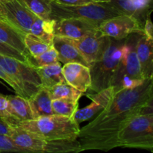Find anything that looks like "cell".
Returning a JSON list of instances; mask_svg holds the SVG:
<instances>
[{"mask_svg": "<svg viewBox=\"0 0 153 153\" xmlns=\"http://www.w3.org/2000/svg\"><path fill=\"white\" fill-rule=\"evenodd\" d=\"M10 131V126H9L7 125V124H6L4 121H2L0 119V134H6V135L9 136Z\"/></svg>", "mask_w": 153, "mask_h": 153, "instance_id": "cell-34", "label": "cell"}, {"mask_svg": "<svg viewBox=\"0 0 153 153\" xmlns=\"http://www.w3.org/2000/svg\"><path fill=\"white\" fill-rule=\"evenodd\" d=\"M140 34L134 33L125 40L122 57L114 76L111 86L115 91L123 88H133L141 85L143 79L135 51V45Z\"/></svg>", "mask_w": 153, "mask_h": 153, "instance_id": "cell-6", "label": "cell"}, {"mask_svg": "<svg viewBox=\"0 0 153 153\" xmlns=\"http://www.w3.org/2000/svg\"><path fill=\"white\" fill-rule=\"evenodd\" d=\"M7 1H9V0H0V4H3V3L6 2Z\"/></svg>", "mask_w": 153, "mask_h": 153, "instance_id": "cell-37", "label": "cell"}, {"mask_svg": "<svg viewBox=\"0 0 153 153\" xmlns=\"http://www.w3.org/2000/svg\"><path fill=\"white\" fill-rule=\"evenodd\" d=\"M116 147L138 148L152 151V110L137 115L119 130L116 136Z\"/></svg>", "mask_w": 153, "mask_h": 153, "instance_id": "cell-4", "label": "cell"}, {"mask_svg": "<svg viewBox=\"0 0 153 153\" xmlns=\"http://www.w3.org/2000/svg\"><path fill=\"white\" fill-rule=\"evenodd\" d=\"M24 43H25V47H26L28 52H29L30 55L33 57L40 55L45 51L47 50L51 46H49V44L42 41L38 37H35L30 33L25 34V38H24Z\"/></svg>", "mask_w": 153, "mask_h": 153, "instance_id": "cell-27", "label": "cell"}, {"mask_svg": "<svg viewBox=\"0 0 153 153\" xmlns=\"http://www.w3.org/2000/svg\"><path fill=\"white\" fill-rule=\"evenodd\" d=\"M58 62H59L58 52L53 46H51L47 50L37 56L33 57L29 55L28 58V64L35 68L51 65Z\"/></svg>", "mask_w": 153, "mask_h": 153, "instance_id": "cell-26", "label": "cell"}, {"mask_svg": "<svg viewBox=\"0 0 153 153\" xmlns=\"http://www.w3.org/2000/svg\"><path fill=\"white\" fill-rule=\"evenodd\" d=\"M7 113L10 118V127H16L20 123L34 120L32 111L27 99L19 95L6 96Z\"/></svg>", "mask_w": 153, "mask_h": 153, "instance_id": "cell-15", "label": "cell"}, {"mask_svg": "<svg viewBox=\"0 0 153 153\" xmlns=\"http://www.w3.org/2000/svg\"><path fill=\"white\" fill-rule=\"evenodd\" d=\"M143 34L149 38L153 39V26L152 22L151 21L150 16L148 15V17L146 19V22H145V25L143 27Z\"/></svg>", "mask_w": 153, "mask_h": 153, "instance_id": "cell-33", "label": "cell"}, {"mask_svg": "<svg viewBox=\"0 0 153 153\" xmlns=\"http://www.w3.org/2000/svg\"><path fill=\"white\" fill-rule=\"evenodd\" d=\"M40 76L41 86L43 88H52L55 85L64 82V77L62 73V67L60 62L36 68Z\"/></svg>", "mask_w": 153, "mask_h": 153, "instance_id": "cell-20", "label": "cell"}, {"mask_svg": "<svg viewBox=\"0 0 153 153\" xmlns=\"http://www.w3.org/2000/svg\"><path fill=\"white\" fill-rule=\"evenodd\" d=\"M151 0H111L110 4L124 14L131 15L137 17V15L146 10L149 7Z\"/></svg>", "mask_w": 153, "mask_h": 153, "instance_id": "cell-22", "label": "cell"}, {"mask_svg": "<svg viewBox=\"0 0 153 153\" xmlns=\"http://www.w3.org/2000/svg\"><path fill=\"white\" fill-rule=\"evenodd\" d=\"M28 152L27 150L15 144L10 136L2 134H0V152Z\"/></svg>", "mask_w": 153, "mask_h": 153, "instance_id": "cell-28", "label": "cell"}, {"mask_svg": "<svg viewBox=\"0 0 153 153\" xmlns=\"http://www.w3.org/2000/svg\"><path fill=\"white\" fill-rule=\"evenodd\" d=\"M13 143L28 152H80L79 140H47L19 126L10 127Z\"/></svg>", "mask_w": 153, "mask_h": 153, "instance_id": "cell-7", "label": "cell"}, {"mask_svg": "<svg viewBox=\"0 0 153 153\" xmlns=\"http://www.w3.org/2000/svg\"><path fill=\"white\" fill-rule=\"evenodd\" d=\"M0 79H2V80L4 81V82H5L9 86L11 87L17 95H19L21 96V97L25 98V94H24V93L22 92V90L20 89V88L18 86L17 84H16V82H15L14 81H13V79H12L11 78H10V76H9L4 71V70H3L1 67H0Z\"/></svg>", "mask_w": 153, "mask_h": 153, "instance_id": "cell-30", "label": "cell"}, {"mask_svg": "<svg viewBox=\"0 0 153 153\" xmlns=\"http://www.w3.org/2000/svg\"><path fill=\"white\" fill-rule=\"evenodd\" d=\"M62 73L65 82L73 88L83 93L89 90L91 78L88 67L76 62L67 63L62 67Z\"/></svg>", "mask_w": 153, "mask_h": 153, "instance_id": "cell-14", "label": "cell"}, {"mask_svg": "<svg viewBox=\"0 0 153 153\" xmlns=\"http://www.w3.org/2000/svg\"><path fill=\"white\" fill-rule=\"evenodd\" d=\"M98 30L103 36L115 40L126 39L134 33H143L138 19L128 14L120 15L105 20L99 25Z\"/></svg>", "mask_w": 153, "mask_h": 153, "instance_id": "cell-9", "label": "cell"}, {"mask_svg": "<svg viewBox=\"0 0 153 153\" xmlns=\"http://www.w3.org/2000/svg\"><path fill=\"white\" fill-rule=\"evenodd\" d=\"M0 55L11 57V58H16V59L19 60V61H25V62L28 63V58L25 55L21 53L20 52L16 50L14 48L11 47V46H8L7 44H4L3 43H1V42H0Z\"/></svg>", "mask_w": 153, "mask_h": 153, "instance_id": "cell-29", "label": "cell"}, {"mask_svg": "<svg viewBox=\"0 0 153 153\" xmlns=\"http://www.w3.org/2000/svg\"><path fill=\"white\" fill-rule=\"evenodd\" d=\"M152 78H149L135 88L115 91L109 104L80 128V152L116 148L119 130L137 115L152 110Z\"/></svg>", "mask_w": 153, "mask_h": 153, "instance_id": "cell-1", "label": "cell"}, {"mask_svg": "<svg viewBox=\"0 0 153 153\" xmlns=\"http://www.w3.org/2000/svg\"><path fill=\"white\" fill-rule=\"evenodd\" d=\"M123 14L124 13L109 3L94 1L79 5H63L52 1L51 19L55 20L67 18H79L90 21L99 27L105 20Z\"/></svg>", "mask_w": 153, "mask_h": 153, "instance_id": "cell-5", "label": "cell"}, {"mask_svg": "<svg viewBox=\"0 0 153 153\" xmlns=\"http://www.w3.org/2000/svg\"><path fill=\"white\" fill-rule=\"evenodd\" d=\"M0 67L17 84L27 100L42 88L37 70L27 62L0 55Z\"/></svg>", "mask_w": 153, "mask_h": 153, "instance_id": "cell-8", "label": "cell"}, {"mask_svg": "<svg viewBox=\"0 0 153 153\" xmlns=\"http://www.w3.org/2000/svg\"><path fill=\"white\" fill-rule=\"evenodd\" d=\"M79 101L55 99L52 100V108L54 114L74 117L75 113L79 109Z\"/></svg>", "mask_w": 153, "mask_h": 153, "instance_id": "cell-25", "label": "cell"}, {"mask_svg": "<svg viewBox=\"0 0 153 153\" xmlns=\"http://www.w3.org/2000/svg\"><path fill=\"white\" fill-rule=\"evenodd\" d=\"M1 4L7 22L25 34L29 33L31 24L37 16L21 0H9Z\"/></svg>", "mask_w": 153, "mask_h": 153, "instance_id": "cell-11", "label": "cell"}, {"mask_svg": "<svg viewBox=\"0 0 153 153\" xmlns=\"http://www.w3.org/2000/svg\"><path fill=\"white\" fill-rule=\"evenodd\" d=\"M0 20H3V21H6V22H7L5 16H4V10H3V7L1 4H0Z\"/></svg>", "mask_w": 153, "mask_h": 153, "instance_id": "cell-35", "label": "cell"}, {"mask_svg": "<svg viewBox=\"0 0 153 153\" xmlns=\"http://www.w3.org/2000/svg\"><path fill=\"white\" fill-rule=\"evenodd\" d=\"M52 46L58 52L60 63L65 64L70 62H76L89 67V64L69 38L55 35Z\"/></svg>", "mask_w": 153, "mask_h": 153, "instance_id": "cell-17", "label": "cell"}, {"mask_svg": "<svg viewBox=\"0 0 153 153\" xmlns=\"http://www.w3.org/2000/svg\"><path fill=\"white\" fill-rule=\"evenodd\" d=\"M98 30V25L79 18H67L55 20V35L78 40Z\"/></svg>", "mask_w": 153, "mask_h": 153, "instance_id": "cell-12", "label": "cell"}, {"mask_svg": "<svg viewBox=\"0 0 153 153\" xmlns=\"http://www.w3.org/2000/svg\"><path fill=\"white\" fill-rule=\"evenodd\" d=\"M37 17L50 19L52 12L51 0H21Z\"/></svg>", "mask_w": 153, "mask_h": 153, "instance_id": "cell-24", "label": "cell"}, {"mask_svg": "<svg viewBox=\"0 0 153 153\" xmlns=\"http://www.w3.org/2000/svg\"><path fill=\"white\" fill-rule=\"evenodd\" d=\"M125 39L111 38L101 56L90 66L91 84L89 89L97 93L111 87L123 52Z\"/></svg>", "mask_w": 153, "mask_h": 153, "instance_id": "cell-3", "label": "cell"}, {"mask_svg": "<svg viewBox=\"0 0 153 153\" xmlns=\"http://www.w3.org/2000/svg\"><path fill=\"white\" fill-rule=\"evenodd\" d=\"M25 34L10 22L0 20V42L14 48L28 58L30 54L24 43Z\"/></svg>", "mask_w": 153, "mask_h": 153, "instance_id": "cell-18", "label": "cell"}, {"mask_svg": "<svg viewBox=\"0 0 153 153\" xmlns=\"http://www.w3.org/2000/svg\"><path fill=\"white\" fill-rule=\"evenodd\" d=\"M53 2L63 5H79L94 2L93 0H51Z\"/></svg>", "mask_w": 153, "mask_h": 153, "instance_id": "cell-32", "label": "cell"}, {"mask_svg": "<svg viewBox=\"0 0 153 153\" xmlns=\"http://www.w3.org/2000/svg\"><path fill=\"white\" fill-rule=\"evenodd\" d=\"M0 119L10 126V118L7 113V97L1 94H0Z\"/></svg>", "mask_w": 153, "mask_h": 153, "instance_id": "cell-31", "label": "cell"}, {"mask_svg": "<svg viewBox=\"0 0 153 153\" xmlns=\"http://www.w3.org/2000/svg\"><path fill=\"white\" fill-rule=\"evenodd\" d=\"M153 39L140 34L135 45V51L143 79L152 78L153 75Z\"/></svg>", "mask_w": 153, "mask_h": 153, "instance_id": "cell-16", "label": "cell"}, {"mask_svg": "<svg viewBox=\"0 0 153 153\" xmlns=\"http://www.w3.org/2000/svg\"><path fill=\"white\" fill-rule=\"evenodd\" d=\"M28 100L34 119L54 114L52 108V98L47 88H40Z\"/></svg>", "mask_w": 153, "mask_h": 153, "instance_id": "cell-19", "label": "cell"}, {"mask_svg": "<svg viewBox=\"0 0 153 153\" xmlns=\"http://www.w3.org/2000/svg\"><path fill=\"white\" fill-rule=\"evenodd\" d=\"M94 2H100V3H108L111 1V0H93Z\"/></svg>", "mask_w": 153, "mask_h": 153, "instance_id": "cell-36", "label": "cell"}, {"mask_svg": "<svg viewBox=\"0 0 153 153\" xmlns=\"http://www.w3.org/2000/svg\"><path fill=\"white\" fill-rule=\"evenodd\" d=\"M70 40L82 54L90 67L91 64L101 56L111 37L103 36L99 30H97L78 40Z\"/></svg>", "mask_w": 153, "mask_h": 153, "instance_id": "cell-10", "label": "cell"}, {"mask_svg": "<svg viewBox=\"0 0 153 153\" xmlns=\"http://www.w3.org/2000/svg\"><path fill=\"white\" fill-rule=\"evenodd\" d=\"M55 19H43L37 17L31 24L29 33L38 37L40 40L49 44V46H52L53 38L55 37Z\"/></svg>", "mask_w": 153, "mask_h": 153, "instance_id": "cell-21", "label": "cell"}, {"mask_svg": "<svg viewBox=\"0 0 153 153\" xmlns=\"http://www.w3.org/2000/svg\"><path fill=\"white\" fill-rule=\"evenodd\" d=\"M48 90L49 91L52 100L63 99V100L79 101L80 97L84 94L83 92L76 89L73 86L69 85L65 81L55 85Z\"/></svg>", "mask_w": 153, "mask_h": 153, "instance_id": "cell-23", "label": "cell"}, {"mask_svg": "<svg viewBox=\"0 0 153 153\" xmlns=\"http://www.w3.org/2000/svg\"><path fill=\"white\" fill-rule=\"evenodd\" d=\"M114 94V88L111 86L96 94H87V97L91 99L92 102L89 105L76 111L74 115V119L76 122L79 124L80 123L90 120L94 115L103 110L109 104Z\"/></svg>", "mask_w": 153, "mask_h": 153, "instance_id": "cell-13", "label": "cell"}, {"mask_svg": "<svg viewBox=\"0 0 153 153\" xmlns=\"http://www.w3.org/2000/svg\"><path fill=\"white\" fill-rule=\"evenodd\" d=\"M47 140H76L80 127L74 117L52 114L22 122L17 126Z\"/></svg>", "mask_w": 153, "mask_h": 153, "instance_id": "cell-2", "label": "cell"}]
</instances>
